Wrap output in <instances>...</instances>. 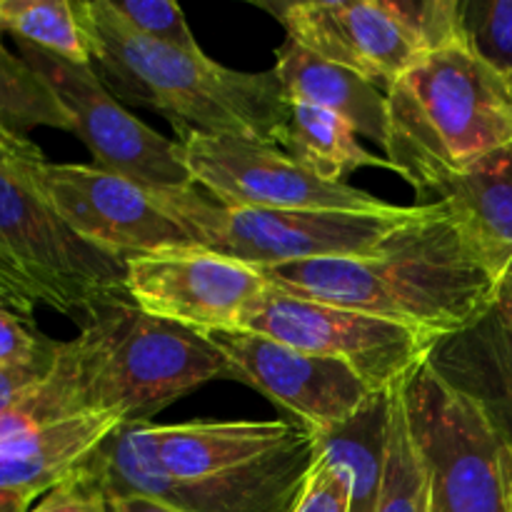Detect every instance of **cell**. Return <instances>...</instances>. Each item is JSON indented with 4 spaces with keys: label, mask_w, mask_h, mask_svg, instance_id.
<instances>
[{
    "label": "cell",
    "mask_w": 512,
    "mask_h": 512,
    "mask_svg": "<svg viewBox=\"0 0 512 512\" xmlns=\"http://www.w3.org/2000/svg\"><path fill=\"white\" fill-rule=\"evenodd\" d=\"M260 273L270 288L293 298L393 320L438 340L488 318L500 290L438 200L418 205L375 255L308 260Z\"/></svg>",
    "instance_id": "6da1fadb"
},
{
    "label": "cell",
    "mask_w": 512,
    "mask_h": 512,
    "mask_svg": "<svg viewBox=\"0 0 512 512\" xmlns=\"http://www.w3.org/2000/svg\"><path fill=\"white\" fill-rule=\"evenodd\" d=\"M78 8L90 58L118 98L158 110L180 130L275 145L288 100L273 70H230L203 50L190 53L143 38L110 10L108 0H83Z\"/></svg>",
    "instance_id": "7a4b0ae2"
},
{
    "label": "cell",
    "mask_w": 512,
    "mask_h": 512,
    "mask_svg": "<svg viewBox=\"0 0 512 512\" xmlns=\"http://www.w3.org/2000/svg\"><path fill=\"white\" fill-rule=\"evenodd\" d=\"M393 173L435 195L478 160L512 148V85L463 38L425 50L385 90Z\"/></svg>",
    "instance_id": "3957f363"
},
{
    "label": "cell",
    "mask_w": 512,
    "mask_h": 512,
    "mask_svg": "<svg viewBox=\"0 0 512 512\" xmlns=\"http://www.w3.org/2000/svg\"><path fill=\"white\" fill-rule=\"evenodd\" d=\"M80 413H115L148 423L210 380H233L228 360L205 333L155 318L115 295L83 315L78 338L60 343Z\"/></svg>",
    "instance_id": "277c9868"
},
{
    "label": "cell",
    "mask_w": 512,
    "mask_h": 512,
    "mask_svg": "<svg viewBox=\"0 0 512 512\" xmlns=\"http://www.w3.org/2000/svg\"><path fill=\"white\" fill-rule=\"evenodd\" d=\"M28 135L0 140V300L30 318L35 308L88 315L128 295L125 263L80 238L25 170Z\"/></svg>",
    "instance_id": "5b68a950"
},
{
    "label": "cell",
    "mask_w": 512,
    "mask_h": 512,
    "mask_svg": "<svg viewBox=\"0 0 512 512\" xmlns=\"http://www.w3.org/2000/svg\"><path fill=\"white\" fill-rule=\"evenodd\" d=\"M155 203L188 230L198 248L258 270L375 255L400 225L418 213V205H395L388 213L230 208L200 188L158 195Z\"/></svg>",
    "instance_id": "8992f818"
},
{
    "label": "cell",
    "mask_w": 512,
    "mask_h": 512,
    "mask_svg": "<svg viewBox=\"0 0 512 512\" xmlns=\"http://www.w3.org/2000/svg\"><path fill=\"white\" fill-rule=\"evenodd\" d=\"M428 512H510L505 443L485 410L425 360L400 383Z\"/></svg>",
    "instance_id": "52a82bcc"
},
{
    "label": "cell",
    "mask_w": 512,
    "mask_h": 512,
    "mask_svg": "<svg viewBox=\"0 0 512 512\" xmlns=\"http://www.w3.org/2000/svg\"><path fill=\"white\" fill-rule=\"evenodd\" d=\"M148 423H123L85 460L110 500L145 498L175 512H290L315 465L313 433L248 473L178 480L165 473L145 438Z\"/></svg>",
    "instance_id": "ba28073f"
},
{
    "label": "cell",
    "mask_w": 512,
    "mask_h": 512,
    "mask_svg": "<svg viewBox=\"0 0 512 512\" xmlns=\"http://www.w3.org/2000/svg\"><path fill=\"white\" fill-rule=\"evenodd\" d=\"M20 58L43 78L73 118V135L98 160V168L128 178L153 198L198 188L180 140H168L130 115L100 80L93 65H78L20 43Z\"/></svg>",
    "instance_id": "9c48e42d"
},
{
    "label": "cell",
    "mask_w": 512,
    "mask_h": 512,
    "mask_svg": "<svg viewBox=\"0 0 512 512\" xmlns=\"http://www.w3.org/2000/svg\"><path fill=\"white\" fill-rule=\"evenodd\" d=\"M240 330L305 353L343 360L375 393L403 383L438 343L423 330L358 310L293 298L270 285L245 315Z\"/></svg>",
    "instance_id": "30bf717a"
},
{
    "label": "cell",
    "mask_w": 512,
    "mask_h": 512,
    "mask_svg": "<svg viewBox=\"0 0 512 512\" xmlns=\"http://www.w3.org/2000/svg\"><path fill=\"white\" fill-rule=\"evenodd\" d=\"M195 185L230 208L388 213L393 203L350 183H325L273 143L180 130Z\"/></svg>",
    "instance_id": "8fae6325"
},
{
    "label": "cell",
    "mask_w": 512,
    "mask_h": 512,
    "mask_svg": "<svg viewBox=\"0 0 512 512\" xmlns=\"http://www.w3.org/2000/svg\"><path fill=\"white\" fill-rule=\"evenodd\" d=\"M25 170L70 230L123 263L138 255L198 248L188 230L128 178L98 165L50 163L38 145L25 153Z\"/></svg>",
    "instance_id": "7c38bea8"
},
{
    "label": "cell",
    "mask_w": 512,
    "mask_h": 512,
    "mask_svg": "<svg viewBox=\"0 0 512 512\" xmlns=\"http://www.w3.org/2000/svg\"><path fill=\"white\" fill-rule=\"evenodd\" d=\"M125 290L145 313L198 333L240 330L268 280L258 268L205 248L125 260Z\"/></svg>",
    "instance_id": "4fadbf2b"
},
{
    "label": "cell",
    "mask_w": 512,
    "mask_h": 512,
    "mask_svg": "<svg viewBox=\"0 0 512 512\" xmlns=\"http://www.w3.org/2000/svg\"><path fill=\"white\" fill-rule=\"evenodd\" d=\"M205 335L225 355L233 380L263 393L308 430L345 423L375 393L343 360L295 350L248 330Z\"/></svg>",
    "instance_id": "5bb4252c"
},
{
    "label": "cell",
    "mask_w": 512,
    "mask_h": 512,
    "mask_svg": "<svg viewBox=\"0 0 512 512\" xmlns=\"http://www.w3.org/2000/svg\"><path fill=\"white\" fill-rule=\"evenodd\" d=\"M265 8L290 40L385 90L423 53L398 0H290Z\"/></svg>",
    "instance_id": "9a60e30c"
},
{
    "label": "cell",
    "mask_w": 512,
    "mask_h": 512,
    "mask_svg": "<svg viewBox=\"0 0 512 512\" xmlns=\"http://www.w3.org/2000/svg\"><path fill=\"white\" fill-rule=\"evenodd\" d=\"M288 420L145 425L150 450L165 473L178 480H210L248 473L270 463L308 435Z\"/></svg>",
    "instance_id": "2e32d148"
},
{
    "label": "cell",
    "mask_w": 512,
    "mask_h": 512,
    "mask_svg": "<svg viewBox=\"0 0 512 512\" xmlns=\"http://www.w3.org/2000/svg\"><path fill=\"white\" fill-rule=\"evenodd\" d=\"M500 285L512 278V153L498 150L435 193Z\"/></svg>",
    "instance_id": "e0dca14e"
},
{
    "label": "cell",
    "mask_w": 512,
    "mask_h": 512,
    "mask_svg": "<svg viewBox=\"0 0 512 512\" xmlns=\"http://www.w3.org/2000/svg\"><path fill=\"white\" fill-rule=\"evenodd\" d=\"M273 73L288 103H305L340 115L350 128L380 148L388 138V98L363 75L328 63L295 40L275 50Z\"/></svg>",
    "instance_id": "ac0fdd59"
},
{
    "label": "cell",
    "mask_w": 512,
    "mask_h": 512,
    "mask_svg": "<svg viewBox=\"0 0 512 512\" xmlns=\"http://www.w3.org/2000/svg\"><path fill=\"white\" fill-rule=\"evenodd\" d=\"M428 363L488 415L490 425L512 450V333L493 313L463 333L433 345Z\"/></svg>",
    "instance_id": "d6986e66"
},
{
    "label": "cell",
    "mask_w": 512,
    "mask_h": 512,
    "mask_svg": "<svg viewBox=\"0 0 512 512\" xmlns=\"http://www.w3.org/2000/svg\"><path fill=\"white\" fill-rule=\"evenodd\" d=\"M123 425L115 413H93L48 425L0 445V493L28 498L50 493Z\"/></svg>",
    "instance_id": "ffe728a7"
},
{
    "label": "cell",
    "mask_w": 512,
    "mask_h": 512,
    "mask_svg": "<svg viewBox=\"0 0 512 512\" xmlns=\"http://www.w3.org/2000/svg\"><path fill=\"white\" fill-rule=\"evenodd\" d=\"M393 388L380 390L345 423L310 430L315 458L338 465L350 478V512H375L388 453Z\"/></svg>",
    "instance_id": "44dd1931"
},
{
    "label": "cell",
    "mask_w": 512,
    "mask_h": 512,
    "mask_svg": "<svg viewBox=\"0 0 512 512\" xmlns=\"http://www.w3.org/2000/svg\"><path fill=\"white\" fill-rule=\"evenodd\" d=\"M283 153L325 183H345L360 168H390L385 155H375L340 115L305 103H288L285 123L275 140Z\"/></svg>",
    "instance_id": "7402d4cb"
},
{
    "label": "cell",
    "mask_w": 512,
    "mask_h": 512,
    "mask_svg": "<svg viewBox=\"0 0 512 512\" xmlns=\"http://www.w3.org/2000/svg\"><path fill=\"white\" fill-rule=\"evenodd\" d=\"M0 28L20 43L78 65H93L78 3L70 0H0Z\"/></svg>",
    "instance_id": "603a6c76"
},
{
    "label": "cell",
    "mask_w": 512,
    "mask_h": 512,
    "mask_svg": "<svg viewBox=\"0 0 512 512\" xmlns=\"http://www.w3.org/2000/svg\"><path fill=\"white\" fill-rule=\"evenodd\" d=\"M40 125L73 133V118L53 90L20 55L0 45V140Z\"/></svg>",
    "instance_id": "cb8c5ba5"
},
{
    "label": "cell",
    "mask_w": 512,
    "mask_h": 512,
    "mask_svg": "<svg viewBox=\"0 0 512 512\" xmlns=\"http://www.w3.org/2000/svg\"><path fill=\"white\" fill-rule=\"evenodd\" d=\"M375 512H428V480L410 438L400 383L393 388L388 425V453Z\"/></svg>",
    "instance_id": "d4e9b609"
},
{
    "label": "cell",
    "mask_w": 512,
    "mask_h": 512,
    "mask_svg": "<svg viewBox=\"0 0 512 512\" xmlns=\"http://www.w3.org/2000/svg\"><path fill=\"white\" fill-rule=\"evenodd\" d=\"M460 38L512 85V0H460Z\"/></svg>",
    "instance_id": "484cf974"
},
{
    "label": "cell",
    "mask_w": 512,
    "mask_h": 512,
    "mask_svg": "<svg viewBox=\"0 0 512 512\" xmlns=\"http://www.w3.org/2000/svg\"><path fill=\"white\" fill-rule=\"evenodd\" d=\"M110 10L143 38L170 48L200 53V45L185 20L183 8L170 0H108Z\"/></svg>",
    "instance_id": "4316f807"
},
{
    "label": "cell",
    "mask_w": 512,
    "mask_h": 512,
    "mask_svg": "<svg viewBox=\"0 0 512 512\" xmlns=\"http://www.w3.org/2000/svg\"><path fill=\"white\" fill-rule=\"evenodd\" d=\"M58 345L55 340L40 335L30 320L0 300V368L38 363L55 355Z\"/></svg>",
    "instance_id": "83f0119b"
},
{
    "label": "cell",
    "mask_w": 512,
    "mask_h": 512,
    "mask_svg": "<svg viewBox=\"0 0 512 512\" xmlns=\"http://www.w3.org/2000/svg\"><path fill=\"white\" fill-rule=\"evenodd\" d=\"M28 512H115V505L83 463Z\"/></svg>",
    "instance_id": "f1b7e54d"
},
{
    "label": "cell",
    "mask_w": 512,
    "mask_h": 512,
    "mask_svg": "<svg viewBox=\"0 0 512 512\" xmlns=\"http://www.w3.org/2000/svg\"><path fill=\"white\" fill-rule=\"evenodd\" d=\"M290 512H350V478L338 465L315 458L298 503Z\"/></svg>",
    "instance_id": "f546056e"
},
{
    "label": "cell",
    "mask_w": 512,
    "mask_h": 512,
    "mask_svg": "<svg viewBox=\"0 0 512 512\" xmlns=\"http://www.w3.org/2000/svg\"><path fill=\"white\" fill-rule=\"evenodd\" d=\"M55 355H58V350H55ZM55 355L38 360V363L18 365V368H0V418H3L5 413H10L15 405L23 403V400L48 378L50 368H53L55 363Z\"/></svg>",
    "instance_id": "4dcf8cb0"
},
{
    "label": "cell",
    "mask_w": 512,
    "mask_h": 512,
    "mask_svg": "<svg viewBox=\"0 0 512 512\" xmlns=\"http://www.w3.org/2000/svg\"><path fill=\"white\" fill-rule=\"evenodd\" d=\"M493 315L500 320V325H503L508 333H512V278H508L503 285H500Z\"/></svg>",
    "instance_id": "1f68e13d"
},
{
    "label": "cell",
    "mask_w": 512,
    "mask_h": 512,
    "mask_svg": "<svg viewBox=\"0 0 512 512\" xmlns=\"http://www.w3.org/2000/svg\"><path fill=\"white\" fill-rule=\"evenodd\" d=\"M115 512H175L165 505L153 503V500L145 498H123V500H113Z\"/></svg>",
    "instance_id": "d6a6232c"
},
{
    "label": "cell",
    "mask_w": 512,
    "mask_h": 512,
    "mask_svg": "<svg viewBox=\"0 0 512 512\" xmlns=\"http://www.w3.org/2000/svg\"><path fill=\"white\" fill-rule=\"evenodd\" d=\"M28 495L18 493H0V512H28L30 505Z\"/></svg>",
    "instance_id": "836d02e7"
},
{
    "label": "cell",
    "mask_w": 512,
    "mask_h": 512,
    "mask_svg": "<svg viewBox=\"0 0 512 512\" xmlns=\"http://www.w3.org/2000/svg\"><path fill=\"white\" fill-rule=\"evenodd\" d=\"M505 480H508V503L512 512V450L505 445Z\"/></svg>",
    "instance_id": "e575fe53"
},
{
    "label": "cell",
    "mask_w": 512,
    "mask_h": 512,
    "mask_svg": "<svg viewBox=\"0 0 512 512\" xmlns=\"http://www.w3.org/2000/svg\"><path fill=\"white\" fill-rule=\"evenodd\" d=\"M0 33H3V28H0Z\"/></svg>",
    "instance_id": "d590c367"
},
{
    "label": "cell",
    "mask_w": 512,
    "mask_h": 512,
    "mask_svg": "<svg viewBox=\"0 0 512 512\" xmlns=\"http://www.w3.org/2000/svg\"><path fill=\"white\" fill-rule=\"evenodd\" d=\"M508 150H510V153H512V148H508Z\"/></svg>",
    "instance_id": "8d00e7d4"
}]
</instances>
